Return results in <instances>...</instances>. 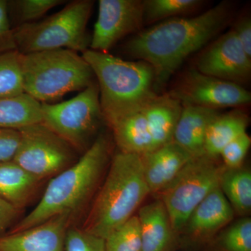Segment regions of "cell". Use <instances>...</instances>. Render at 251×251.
<instances>
[{
    "mask_svg": "<svg viewBox=\"0 0 251 251\" xmlns=\"http://www.w3.org/2000/svg\"><path fill=\"white\" fill-rule=\"evenodd\" d=\"M230 16L228 3L221 2L199 16L171 18L140 31L123 49L130 57L152 67L157 90L188 56L217 35Z\"/></svg>",
    "mask_w": 251,
    "mask_h": 251,
    "instance_id": "1",
    "label": "cell"
},
{
    "mask_svg": "<svg viewBox=\"0 0 251 251\" xmlns=\"http://www.w3.org/2000/svg\"><path fill=\"white\" fill-rule=\"evenodd\" d=\"M112 142L100 133L76 163L50 180L37 205L18 221L9 233L21 232L67 213L77 221L85 214L111 161Z\"/></svg>",
    "mask_w": 251,
    "mask_h": 251,
    "instance_id": "2",
    "label": "cell"
},
{
    "mask_svg": "<svg viewBox=\"0 0 251 251\" xmlns=\"http://www.w3.org/2000/svg\"><path fill=\"white\" fill-rule=\"evenodd\" d=\"M107 171L80 226L104 239L134 216L150 194L141 155L118 151L112 156Z\"/></svg>",
    "mask_w": 251,
    "mask_h": 251,
    "instance_id": "3",
    "label": "cell"
},
{
    "mask_svg": "<svg viewBox=\"0 0 251 251\" xmlns=\"http://www.w3.org/2000/svg\"><path fill=\"white\" fill-rule=\"evenodd\" d=\"M82 55L95 75L100 108L109 126L139 110L158 95L154 72L148 63L124 60L90 49Z\"/></svg>",
    "mask_w": 251,
    "mask_h": 251,
    "instance_id": "4",
    "label": "cell"
},
{
    "mask_svg": "<svg viewBox=\"0 0 251 251\" xmlns=\"http://www.w3.org/2000/svg\"><path fill=\"white\" fill-rule=\"evenodd\" d=\"M21 66L24 94L41 103L81 92L96 81L88 62L72 50L21 54Z\"/></svg>",
    "mask_w": 251,
    "mask_h": 251,
    "instance_id": "5",
    "label": "cell"
},
{
    "mask_svg": "<svg viewBox=\"0 0 251 251\" xmlns=\"http://www.w3.org/2000/svg\"><path fill=\"white\" fill-rule=\"evenodd\" d=\"M94 4L92 0H74L55 14L14 28L16 50L23 54L57 49L85 52L90 49L87 26Z\"/></svg>",
    "mask_w": 251,
    "mask_h": 251,
    "instance_id": "6",
    "label": "cell"
},
{
    "mask_svg": "<svg viewBox=\"0 0 251 251\" xmlns=\"http://www.w3.org/2000/svg\"><path fill=\"white\" fill-rule=\"evenodd\" d=\"M41 123L80 153L97 139L105 122L97 81L74 98L58 103H41Z\"/></svg>",
    "mask_w": 251,
    "mask_h": 251,
    "instance_id": "7",
    "label": "cell"
},
{
    "mask_svg": "<svg viewBox=\"0 0 251 251\" xmlns=\"http://www.w3.org/2000/svg\"><path fill=\"white\" fill-rule=\"evenodd\" d=\"M219 159L205 155L193 157L171 184L158 193L178 237L193 210L219 187L226 167Z\"/></svg>",
    "mask_w": 251,
    "mask_h": 251,
    "instance_id": "8",
    "label": "cell"
},
{
    "mask_svg": "<svg viewBox=\"0 0 251 251\" xmlns=\"http://www.w3.org/2000/svg\"><path fill=\"white\" fill-rule=\"evenodd\" d=\"M18 130L20 141L13 161L41 181L57 176L81 156L72 145L41 122Z\"/></svg>",
    "mask_w": 251,
    "mask_h": 251,
    "instance_id": "9",
    "label": "cell"
},
{
    "mask_svg": "<svg viewBox=\"0 0 251 251\" xmlns=\"http://www.w3.org/2000/svg\"><path fill=\"white\" fill-rule=\"evenodd\" d=\"M182 105L218 110L251 103V95L242 85L209 76L196 69L188 71L169 94Z\"/></svg>",
    "mask_w": 251,
    "mask_h": 251,
    "instance_id": "10",
    "label": "cell"
},
{
    "mask_svg": "<svg viewBox=\"0 0 251 251\" xmlns=\"http://www.w3.org/2000/svg\"><path fill=\"white\" fill-rule=\"evenodd\" d=\"M144 23L143 1L100 0L90 49L109 53L119 41L139 31Z\"/></svg>",
    "mask_w": 251,
    "mask_h": 251,
    "instance_id": "11",
    "label": "cell"
},
{
    "mask_svg": "<svg viewBox=\"0 0 251 251\" xmlns=\"http://www.w3.org/2000/svg\"><path fill=\"white\" fill-rule=\"evenodd\" d=\"M196 70L205 75L242 85L250 79L251 58L233 30L220 36L198 57Z\"/></svg>",
    "mask_w": 251,
    "mask_h": 251,
    "instance_id": "12",
    "label": "cell"
},
{
    "mask_svg": "<svg viewBox=\"0 0 251 251\" xmlns=\"http://www.w3.org/2000/svg\"><path fill=\"white\" fill-rule=\"evenodd\" d=\"M234 211L221 188L211 191L191 213L179 236L186 246H208L234 219Z\"/></svg>",
    "mask_w": 251,
    "mask_h": 251,
    "instance_id": "13",
    "label": "cell"
},
{
    "mask_svg": "<svg viewBox=\"0 0 251 251\" xmlns=\"http://www.w3.org/2000/svg\"><path fill=\"white\" fill-rule=\"evenodd\" d=\"M77 224L67 213L15 233L0 237V251H65L68 229Z\"/></svg>",
    "mask_w": 251,
    "mask_h": 251,
    "instance_id": "14",
    "label": "cell"
},
{
    "mask_svg": "<svg viewBox=\"0 0 251 251\" xmlns=\"http://www.w3.org/2000/svg\"><path fill=\"white\" fill-rule=\"evenodd\" d=\"M141 156L145 181L152 194L166 188L193 158L173 140Z\"/></svg>",
    "mask_w": 251,
    "mask_h": 251,
    "instance_id": "15",
    "label": "cell"
},
{
    "mask_svg": "<svg viewBox=\"0 0 251 251\" xmlns=\"http://www.w3.org/2000/svg\"><path fill=\"white\" fill-rule=\"evenodd\" d=\"M142 251H172L179 241L166 206L159 198L140 208L138 215Z\"/></svg>",
    "mask_w": 251,
    "mask_h": 251,
    "instance_id": "16",
    "label": "cell"
},
{
    "mask_svg": "<svg viewBox=\"0 0 251 251\" xmlns=\"http://www.w3.org/2000/svg\"><path fill=\"white\" fill-rule=\"evenodd\" d=\"M219 114L218 110L212 109L182 105L175 127L173 141L192 157L203 156L206 130Z\"/></svg>",
    "mask_w": 251,
    "mask_h": 251,
    "instance_id": "17",
    "label": "cell"
},
{
    "mask_svg": "<svg viewBox=\"0 0 251 251\" xmlns=\"http://www.w3.org/2000/svg\"><path fill=\"white\" fill-rule=\"evenodd\" d=\"M44 182L13 160L0 163V198L18 209L34 201Z\"/></svg>",
    "mask_w": 251,
    "mask_h": 251,
    "instance_id": "18",
    "label": "cell"
},
{
    "mask_svg": "<svg viewBox=\"0 0 251 251\" xmlns=\"http://www.w3.org/2000/svg\"><path fill=\"white\" fill-rule=\"evenodd\" d=\"M182 105L169 94L157 95L143 107L155 150L173 140Z\"/></svg>",
    "mask_w": 251,
    "mask_h": 251,
    "instance_id": "19",
    "label": "cell"
},
{
    "mask_svg": "<svg viewBox=\"0 0 251 251\" xmlns=\"http://www.w3.org/2000/svg\"><path fill=\"white\" fill-rule=\"evenodd\" d=\"M119 151L143 155L155 150L143 107L110 126Z\"/></svg>",
    "mask_w": 251,
    "mask_h": 251,
    "instance_id": "20",
    "label": "cell"
},
{
    "mask_svg": "<svg viewBox=\"0 0 251 251\" xmlns=\"http://www.w3.org/2000/svg\"><path fill=\"white\" fill-rule=\"evenodd\" d=\"M249 117L241 110L217 115L208 126L204 140V155L219 158L225 147L241 135L247 133Z\"/></svg>",
    "mask_w": 251,
    "mask_h": 251,
    "instance_id": "21",
    "label": "cell"
},
{
    "mask_svg": "<svg viewBox=\"0 0 251 251\" xmlns=\"http://www.w3.org/2000/svg\"><path fill=\"white\" fill-rule=\"evenodd\" d=\"M40 122L41 103L27 94L0 99V128L19 130Z\"/></svg>",
    "mask_w": 251,
    "mask_h": 251,
    "instance_id": "22",
    "label": "cell"
},
{
    "mask_svg": "<svg viewBox=\"0 0 251 251\" xmlns=\"http://www.w3.org/2000/svg\"><path fill=\"white\" fill-rule=\"evenodd\" d=\"M225 197L234 213L247 216L251 211V172L244 167L236 169L226 168L220 181Z\"/></svg>",
    "mask_w": 251,
    "mask_h": 251,
    "instance_id": "23",
    "label": "cell"
},
{
    "mask_svg": "<svg viewBox=\"0 0 251 251\" xmlns=\"http://www.w3.org/2000/svg\"><path fill=\"white\" fill-rule=\"evenodd\" d=\"M209 251H251V219L242 218L224 228L207 246Z\"/></svg>",
    "mask_w": 251,
    "mask_h": 251,
    "instance_id": "24",
    "label": "cell"
},
{
    "mask_svg": "<svg viewBox=\"0 0 251 251\" xmlns=\"http://www.w3.org/2000/svg\"><path fill=\"white\" fill-rule=\"evenodd\" d=\"M67 2L64 0H9L8 14L13 29L37 22L56 6Z\"/></svg>",
    "mask_w": 251,
    "mask_h": 251,
    "instance_id": "25",
    "label": "cell"
},
{
    "mask_svg": "<svg viewBox=\"0 0 251 251\" xmlns=\"http://www.w3.org/2000/svg\"><path fill=\"white\" fill-rule=\"evenodd\" d=\"M201 0H146L143 1L144 21L153 23L177 18L198 9Z\"/></svg>",
    "mask_w": 251,
    "mask_h": 251,
    "instance_id": "26",
    "label": "cell"
},
{
    "mask_svg": "<svg viewBox=\"0 0 251 251\" xmlns=\"http://www.w3.org/2000/svg\"><path fill=\"white\" fill-rule=\"evenodd\" d=\"M23 94L21 54L17 50L0 53V99Z\"/></svg>",
    "mask_w": 251,
    "mask_h": 251,
    "instance_id": "27",
    "label": "cell"
},
{
    "mask_svg": "<svg viewBox=\"0 0 251 251\" xmlns=\"http://www.w3.org/2000/svg\"><path fill=\"white\" fill-rule=\"evenodd\" d=\"M105 251H142L138 216L134 215L105 239Z\"/></svg>",
    "mask_w": 251,
    "mask_h": 251,
    "instance_id": "28",
    "label": "cell"
},
{
    "mask_svg": "<svg viewBox=\"0 0 251 251\" xmlns=\"http://www.w3.org/2000/svg\"><path fill=\"white\" fill-rule=\"evenodd\" d=\"M65 251H105V239L73 224L66 235Z\"/></svg>",
    "mask_w": 251,
    "mask_h": 251,
    "instance_id": "29",
    "label": "cell"
},
{
    "mask_svg": "<svg viewBox=\"0 0 251 251\" xmlns=\"http://www.w3.org/2000/svg\"><path fill=\"white\" fill-rule=\"evenodd\" d=\"M251 145V138L247 132L226 145L219 155L226 168L236 169L243 166Z\"/></svg>",
    "mask_w": 251,
    "mask_h": 251,
    "instance_id": "30",
    "label": "cell"
},
{
    "mask_svg": "<svg viewBox=\"0 0 251 251\" xmlns=\"http://www.w3.org/2000/svg\"><path fill=\"white\" fill-rule=\"evenodd\" d=\"M12 50H16V46L8 14L7 1L0 0V53Z\"/></svg>",
    "mask_w": 251,
    "mask_h": 251,
    "instance_id": "31",
    "label": "cell"
},
{
    "mask_svg": "<svg viewBox=\"0 0 251 251\" xmlns=\"http://www.w3.org/2000/svg\"><path fill=\"white\" fill-rule=\"evenodd\" d=\"M19 141V130L0 128V163L13 160Z\"/></svg>",
    "mask_w": 251,
    "mask_h": 251,
    "instance_id": "32",
    "label": "cell"
},
{
    "mask_svg": "<svg viewBox=\"0 0 251 251\" xmlns=\"http://www.w3.org/2000/svg\"><path fill=\"white\" fill-rule=\"evenodd\" d=\"M23 211L0 198V234L16 224Z\"/></svg>",
    "mask_w": 251,
    "mask_h": 251,
    "instance_id": "33",
    "label": "cell"
},
{
    "mask_svg": "<svg viewBox=\"0 0 251 251\" xmlns=\"http://www.w3.org/2000/svg\"><path fill=\"white\" fill-rule=\"evenodd\" d=\"M232 30L247 55L251 58V20L246 16L239 20Z\"/></svg>",
    "mask_w": 251,
    "mask_h": 251,
    "instance_id": "34",
    "label": "cell"
}]
</instances>
